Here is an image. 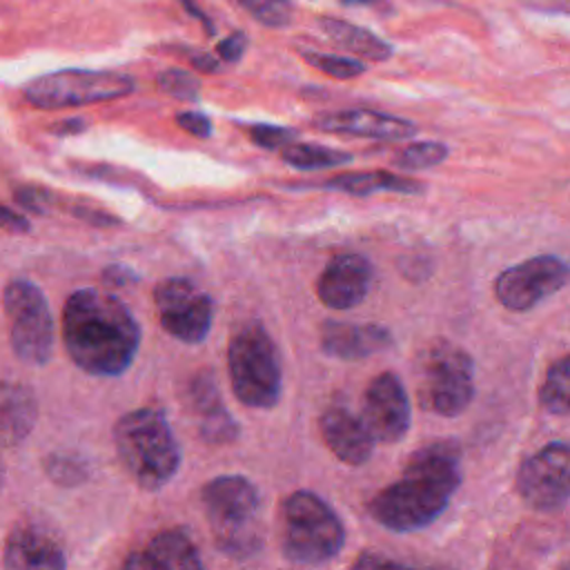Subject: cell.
Segmentation results:
<instances>
[{
  "instance_id": "1",
  "label": "cell",
  "mask_w": 570,
  "mask_h": 570,
  "mask_svg": "<svg viewBox=\"0 0 570 570\" xmlns=\"http://www.w3.org/2000/svg\"><path fill=\"white\" fill-rule=\"evenodd\" d=\"M463 483L461 450L454 441H432L414 450L401 476L367 501L374 523L392 532L432 525Z\"/></svg>"
},
{
  "instance_id": "2",
  "label": "cell",
  "mask_w": 570,
  "mask_h": 570,
  "mask_svg": "<svg viewBox=\"0 0 570 570\" xmlns=\"http://www.w3.org/2000/svg\"><path fill=\"white\" fill-rule=\"evenodd\" d=\"M62 343L82 372L120 376L138 354L140 327L120 298L87 287L65 303Z\"/></svg>"
},
{
  "instance_id": "3",
  "label": "cell",
  "mask_w": 570,
  "mask_h": 570,
  "mask_svg": "<svg viewBox=\"0 0 570 570\" xmlns=\"http://www.w3.org/2000/svg\"><path fill=\"white\" fill-rule=\"evenodd\" d=\"M114 448L131 481L147 490H160L180 470L183 450L174 428L160 407H136L114 423Z\"/></svg>"
},
{
  "instance_id": "4",
  "label": "cell",
  "mask_w": 570,
  "mask_h": 570,
  "mask_svg": "<svg viewBox=\"0 0 570 570\" xmlns=\"http://www.w3.org/2000/svg\"><path fill=\"white\" fill-rule=\"evenodd\" d=\"M200 505L216 548L232 559H249L263 546L261 492L243 474H220L200 488Z\"/></svg>"
},
{
  "instance_id": "5",
  "label": "cell",
  "mask_w": 570,
  "mask_h": 570,
  "mask_svg": "<svg viewBox=\"0 0 570 570\" xmlns=\"http://www.w3.org/2000/svg\"><path fill=\"white\" fill-rule=\"evenodd\" d=\"M276 528L281 552L298 566L327 563L345 546L343 519L312 490H294L278 503Z\"/></svg>"
},
{
  "instance_id": "6",
  "label": "cell",
  "mask_w": 570,
  "mask_h": 570,
  "mask_svg": "<svg viewBox=\"0 0 570 570\" xmlns=\"http://www.w3.org/2000/svg\"><path fill=\"white\" fill-rule=\"evenodd\" d=\"M227 372L234 396L254 410H272L283 394L281 354L269 332L249 321L229 338Z\"/></svg>"
},
{
  "instance_id": "7",
  "label": "cell",
  "mask_w": 570,
  "mask_h": 570,
  "mask_svg": "<svg viewBox=\"0 0 570 570\" xmlns=\"http://www.w3.org/2000/svg\"><path fill=\"white\" fill-rule=\"evenodd\" d=\"M474 399V361L472 356L439 338L419 356V403L423 410L454 419L463 414Z\"/></svg>"
},
{
  "instance_id": "8",
  "label": "cell",
  "mask_w": 570,
  "mask_h": 570,
  "mask_svg": "<svg viewBox=\"0 0 570 570\" xmlns=\"http://www.w3.org/2000/svg\"><path fill=\"white\" fill-rule=\"evenodd\" d=\"M134 91V80L116 71L62 69L31 80L24 98L38 109H67L102 100H116Z\"/></svg>"
},
{
  "instance_id": "9",
  "label": "cell",
  "mask_w": 570,
  "mask_h": 570,
  "mask_svg": "<svg viewBox=\"0 0 570 570\" xmlns=\"http://www.w3.org/2000/svg\"><path fill=\"white\" fill-rule=\"evenodd\" d=\"M2 301L16 356L29 365H45L53 352V318L45 294L29 281H11Z\"/></svg>"
},
{
  "instance_id": "10",
  "label": "cell",
  "mask_w": 570,
  "mask_h": 570,
  "mask_svg": "<svg viewBox=\"0 0 570 570\" xmlns=\"http://www.w3.org/2000/svg\"><path fill=\"white\" fill-rule=\"evenodd\" d=\"M570 452L566 441H552L530 454L517 470L514 485L523 503L541 514H559L570 497Z\"/></svg>"
},
{
  "instance_id": "11",
  "label": "cell",
  "mask_w": 570,
  "mask_h": 570,
  "mask_svg": "<svg viewBox=\"0 0 570 570\" xmlns=\"http://www.w3.org/2000/svg\"><path fill=\"white\" fill-rule=\"evenodd\" d=\"M156 316L163 330L189 345L203 343L214 323V303L189 278H165L154 289Z\"/></svg>"
},
{
  "instance_id": "12",
  "label": "cell",
  "mask_w": 570,
  "mask_h": 570,
  "mask_svg": "<svg viewBox=\"0 0 570 570\" xmlns=\"http://www.w3.org/2000/svg\"><path fill=\"white\" fill-rule=\"evenodd\" d=\"M568 283V265L559 256H532L508 267L494 281L497 301L512 312H528Z\"/></svg>"
},
{
  "instance_id": "13",
  "label": "cell",
  "mask_w": 570,
  "mask_h": 570,
  "mask_svg": "<svg viewBox=\"0 0 570 570\" xmlns=\"http://www.w3.org/2000/svg\"><path fill=\"white\" fill-rule=\"evenodd\" d=\"M363 416L370 434L383 443H399L412 425L410 396L394 372L374 376L363 394Z\"/></svg>"
},
{
  "instance_id": "14",
  "label": "cell",
  "mask_w": 570,
  "mask_h": 570,
  "mask_svg": "<svg viewBox=\"0 0 570 570\" xmlns=\"http://www.w3.org/2000/svg\"><path fill=\"white\" fill-rule=\"evenodd\" d=\"M4 570H67L62 539L38 519L18 521L2 548Z\"/></svg>"
},
{
  "instance_id": "15",
  "label": "cell",
  "mask_w": 570,
  "mask_h": 570,
  "mask_svg": "<svg viewBox=\"0 0 570 570\" xmlns=\"http://www.w3.org/2000/svg\"><path fill=\"white\" fill-rule=\"evenodd\" d=\"M185 405L196 419L200 439L207 445H229L238 439L240 428L225 407L218 383L209 370L196 372L185 385Z\"/></svg>"
},
{
  "instance_id": "16",
  "label": "cell",
  "mask_w": 570,
  "mask_h": 570,
  "mask_svg": "<svg viewBox=\"0 0 570 570\" xmlns=\"http://www.w3.org/2000/svg\"><path fill=\"white\" fill-rule=\"evenodd\" d=\"M120 570H205L194 539L183 528H165L134 548Z\"/></svg>"
},
{
  "instance_id": "17",
  "label": "cell",
  "mask_w": 570,
  "mask_h": 570,
  "mask_svg": "<svg viewBox=\"0 0 570 570\" xmlns=\"http://www.w3.org/2000/svg\"><path fill=\"white\" fill-rule=\"evenodd\" d=\"M372 265L361 254L334 256L318 276L316 294L332 309L356 307L372 287Z\"/></svg>"
},
{
  "instance_id": "18",
  "label": "cell",
  "mask_w": 570,
  "mask_h": 570,
  "mask_svg": "<svg viewBox=\"0 0 570 570\" xmlns=\"http://www.w3.org/2000/svg\"><path fill=\"white\" fill-rule=\"evenodd\" d=\"M318 430L327 450L345 465H363L374 452V436L363 419L347 405L332 403L318 416Z\"/></svg>"
},
{
  "instance_id": "19",
  "label": "cell",
  "mask_w": 570,
  "mask_h": 570,
  "mask_svg": "<svg viewBox=\"0 0 570 570\" xmlns=\"http://www.w3.org/2000/svg\"><path fill=\"white\" fill-rule=\"evenodd\" d=\"M392 345L387 327L376 323L325 321L321 325V350L341 361H361Z\"/></svg>"
},
{
  "instance_id": "20",
  "label": "cell",
  "mask_w": 570,
  "mask_h": 570,
  "mask_svg": "<svg viewBox=\"0 0 570 570\" xmlns=\"http://www.w3.org/2000/svg\"><path fill=\"white\" fill-rule=\"evenodd\" d=\"M314 127L323 131L376 140H405L416 131L414 122L372 109H341L321 114L314 118Z\"/></svg>"
},
{
  "instance_id": "21",
  "label": "cell",
  "mask_w": 570,
  "mask_h": 570,
  "mask_svg": "<svg viewBox=\"0 0 570 570\" xmlns=\"http://www.w3.org/2000/svg\"><path fill=\"white\" fill-rule=\"evenodd\" d=\"M554 534V532H552ZM548 528L525 523L497 541L488 570H537L550 550L552 537Z\"/></svg>"
},
{
  "instance_id": "22",
  "label": "cell",
  "mask_w": 570,
  "mask_h": 570,
  "mask_svg": "<svg viewBox=\"0 0 570 570\" xmlns=\"http://www.w3.org/2000/svg\"><path fill=\"white\" fill-rule=\"evenodd\" d=\"M38 419V401L24 383H0V443L18 445L24 441Z\"/></svg>"
},
{
  "instance_id": "23",
  "label": "cell",
  "mask_w": 570,
  "mask_h": 570,
  "mask_svg": "<svg viewBox=\"0 0 570 570\" xmlns=\"http://www.w3.org/2000/svg\"><path fill=\"white\" fill-rule=\"evenodd\" d=\"M318 27L323 29V33L327 38H332L345 51L356 53L358 58L381 62V60H387L392 56V45L390 42H385L376 33H372V31L358 27V24H352L347 20L325 16V18H318Z\"/></svg>"
},
{
  "instance_id": "24",
  "label": "cell",
  "mask_w": 570,
  "mask_h": 570,
  "mask_svg": "<svg viewBox=\"0 0 570 570\" xmlns=\"http://www.w3.org/2000/svg\"><path fill=\"white\" fill-rule=\"evenodd\" d=\"M325 189H338L354 196H367L376 191H396V194H421L423 185L419 180L392 174V171H356L338 174L323 183Z\"/></svg>"
},
{
  "instance_id": "25",
  "label": "cell",
  "mask_w": 570,
  "mask_h": 570,
  "mask_svg": "<svg viewBox=\"0 0 570 570\" xmlns=\"http://www.w3.org/2000/svg\"><path fill=\"white\" fill-rule=\"evenodd\" d=\"M568 356H559L546 372V379L539 387V403L546 412L554 416L568 414V387H570V365Z\"/></svg>"
},
{
  "instance_id": "26",
  "label": "cell",
  "mask_w": 570,
  "mask_h": 570,
  "mask_svg": "<svg viewBox=\"0 0 570 570\" xmlns=\"http://www.w3.org/2000/svg\"><path fill=\"white\" fill-rule=\"evenodd\" d=\"M283 160L296 169H325V167H338L352 160L350 154L314 142H296L283 147Z\"/></svg>"
},
{
  "instance_id": "27",
  "label": "cell",
  "mask_w": 570,
  "mask_h": 570,
  "mask_svg": "<svg viewBox=\"0 0 570 570\" xmlns=\"http://www.w3.org/2000/svg\"><path fill=\"white\" fill-rule=\"evenodd\" d=\"M45 472L53 483L71 488L87 481L89 463L82 454L73 450H58L45 459Z\"/></svg>"
},
{
  "instance_id": "28",
  "label": "cell",
  "mask_w": 570,
  "mask_h": 570,
  "mask_svg": "<svg viewBox=\"0 0 570 570\" xmlns=\"http://www.w3.org/2000/svg\"><path fill=\"white\" fill-rule=\"evenodd\" d=\"M448 158V147L436 140L412 142L394 156V165L401 169H425L443 163Z\"/></svg>"
},
{
  "instance_id": "29",
  "label": "cell",
  "mask_w": 570,
  "mask_h": 570,
  "mask_svg": "<svg viewBox=\"0 0 570 570\" xmlns=\"http://www.w3.org/2000/svg\"><path fill=\"white\" fill-rule=\"evenodd\" d=\"M303 60L309 62L314 69L332 76V78H356L365 71V65L356 58H341L332 53H318V51H301Z\"/></svg>"
},
{
  "instance_id": "30",
  "label": "cell",
  "mask_w": 570,
  "mask_h": 570,
  "mask_svg": "<svg viewBox=\"0 0 570 570\" xmlns=\"http://www.w3.org/2000/svg\"><path fill=\"white\" fill-rule=\"evenodd\" d=\"M350 570H445L441 566H432V563H416V561H403V559H394V557H385L381 552L374 550H365L361 552Z\"/></svg>"
},
{
  "instance_id": "31",
  "label": "cell",
  "mask_w": 570,
  "mask_h": 570,
  "mask_svg": "<svg viewBox=\"0 0 570 570\" xmlns=\"http://www.w3.org/2000/svg\"><path fill=\"white\" fill-rule=\"evenodd\" d=\"M158 87L174 96V98H180V100H196L198 94H200V82L196 76H191L189 71L185 69H167L158 76Z\"/></svg>"
},
{
  "instance_id": "32",
  "label": "cell",
  "mask_w": 570,
  "mask_h": 570,
  "mask_svg": "<svg viewBox=\"0 0 570 570\" xmlns=\"http://www.w3.org/2000/svg\"><path fill=\"white\" fill-rule=\"evenodd\" d=\"M236 2L267 27H283L289 22L287 0H236Z\"/></svg>"
},
{
  "instance_id": "33",
  "label": "cell",
  "mask_w": 570,
  "mask_h": 570,
  "mask_svg": "<svg viewBox=\"0 0 570 570\" xmlns=\"http://www.w3.org/2000/svg\"><path fill=\"white\" fill-rule=\"evenodd\" d=\"M247 136L252 138L254 145H258L263 149H283L292 142L294 131L285 129V127H276V125H252Z\"/></svg>"
},
{
  "instance_id": "34",
  "label": "cell",
  "mask_w": 570,
  "mask_h": 570,
  "mask_svg": "<svg viewBox=\"0 0 570 570\" xmlns=\"http://www.w3.org/2000/svg\"><path fill=\"white\" fill-rule=\"evenodd\" d=\"M176 122L180 129L198 138H207L212 134V120L198 111H180L176 114Z\"/></svg>"
},
{
  "instance_id": "35",
  "label": "cell",
  "mask_w": 570,
  "mask_h": 570,
  "mask_svg": "<svg viewBox=\"0 0 570 570\" xmlns=\"http://www.w3.org/2000/svg\"><path fill=\"white\" fill-rule=\"evenodd\" d=\"M247 49V36L243 31H234L232 36L223 38L216 47V53L225 60V62H238L243 58Z\"/></svg>"
},
{
  "instance_id": "36",
  "label": "cell",
  "mask_w": 570,
  "mask_h": 570,
  "mask_svg": "<svg viewBox=\"0 0 570 570\" xmlns=\"http://www.w3.org/2000/svg\"><path fill=\"white\" fill-rule=\"evenodd\" d=\"M16 200H18L22 207H27V209L40 214V212H45V207H47V203H49V194L42 191V189H36V187H22V189L16 194Z\"/></svg>"
},
{
  "instance_id": "37",
  "label": "cell",
  "mask_w": 570,
  "mask_h": 570,
  "mask_svg": "<svg viewBox=\"0 0 570 570\" xmlns=\"http://www.w3.org/2000/svg\"><path fill=\"white\" fill-rule=\"evenodd\" d=\"M0 227L9 229V232H27L29 229V223L27 218H22L20 214H16L13 209L0 205Z\"/></svg>"
},
{
  "instance_id": "38",
  "label": "cell",
  "mask_w": 570,
  "mask_h": 570,
  "mask_svg": "<svg viewBox=\"0 0 570 570\" xmlns=\"http://www.w3.org/2000/svg\"><path fill=\"white\" fill-rule=\"evenodd\" d=\"M191 65H194L196 69H200V71H207V73L220 69L216 56H212V53H194V56H191Z\"/></svg>"
},
{
  "instance_id": "39",
  "label": "cell",
  "mask_w": 570,
  "mask_h": 570,
  "mask_svg": "<svg viewBox=\"0 0 570 570\" xmlns=\"http://www.w3.org/2000/svg\"><path fill=\"white\" fill-rule=\"evenodd\" d=\"M105 278H107L109 283H116V285H125V283L134 281L136 276H134L129 269H125V267H109V269H105Z\"/></svg>"
},
{
  "instance_id": "40",
  "label": "cell",
  "mask_w": 570,
  "mask_h": 570,
  "mask_svg": "<svg viewBox=\"0 0 570 570\" xmlns=\"http://www.w3.org/2000/svg\"><path fill=\"white\" fill-rule=\"evenodd\" d=\"M80 129H85L82 120H67V122H58L51 127V131H60V134H78Z\"/></svg>"
},
{
  "instance_id": "41",
  "label": "cell",
  "mask_w": 570,
  "mask_h": 570,
  "mask_svg": "<svg viewBox=\"0 0 570 570\" xmlns=\"http://www.w3.org/2000/svg\"><path fill=\"white\" fill-rule=\"evenodd\" d=\"M345 4H372V2H376V0H343Z\"/></svg>"
},
{
  "instance_id": "42",
  "label": "cell",
  "mask_w": 570,
  "mask_h": 570,
  "mask_svg": "<svg viewBox=\"0 0 570 570\" xmlns=\"http://www.w3.org/2000/svg\"><path fill=\"white\" fill-rule=\"evenodd\" d=\"M2 481H4V465H2V459H0V490H2Z\"/></svg>"
}]
</instances>
